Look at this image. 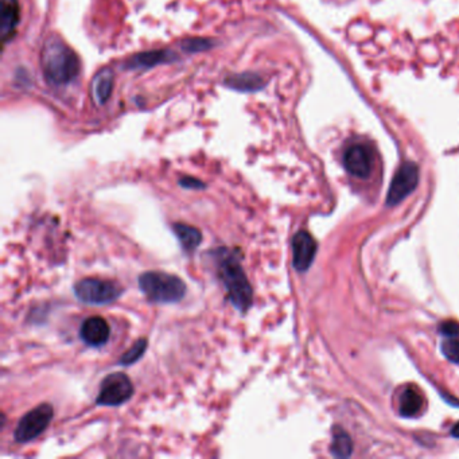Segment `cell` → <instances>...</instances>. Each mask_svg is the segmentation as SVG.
Segmentation results:
<instances>
[{
    "mask_svg": "<svg viewBox=\"0 0 459 459\" xmlns=\"http://www.w3.org/2000/svg\"><path fill=\"white\" fill-rule=\"evenodd\" d=\"M111 336L108 322L101 317H91L85 319L80 329L81 340L89 346L98 347L107 344Z\"/></svg>",
    "mask_w": 459,
    "mask_h": 459,
    "instance_id": "cell-10",
    "label": "cell"
},
{
    "mask_svg": "<svg viewBox=\"0 0 459 459\" xmlns=\"http://www.w3.org/2000/svg\"><path fill=\"white\" fill-rule=\"evenodd\" d=\"M424 405V399L421 396V391L416 386H407L402 391L400 396V402H399V409L402 416L411 418L416 416Z\"/></svg>",
    "mask_w": 459,
    "mask_h": 459,
    "instance_id": "cell-15",
    "label": "cell"
},
{
    "mask_svg": "<svg viewBox=\"0 0 459 459\" xmlns=\"http://www.w3.org/2000/svg\"><path fill=\"white\" fill-rule=\"evenodd\" d=\"M443 354L453 363H459V341L458 340H447L442 344Z\"/></svg>",
    "mask_w": 459,
    "mask_h": 459,
    "instance_id": "cell-20",
    "label": "cell"
},
{
    "mask_svg": "<svg viewBox=\"0 0 459 459\" xmlns=\"http://www.w3.org/2000/svg\"><path fill=\"white\" fill-rule=\"evenodd\" d=\"M40 66L46 81L54 86L70 84L76 80L81 70L78 56L66 42L56 34L46 39L42 47Z\"/></svg>",
    "mask_w": 459,
    "mask_h": 459,
    "instance_id": "cell-1",
    "label": "cell"
},
{
    "mask_svg": "<svg viewBox=\"0 0 459 459\" xmlns=\"http://www.w3.org/2000/svg\"><path fill=\"white\" fill-rule=\"evenodd\" d=\"M225 85L237 92H256L266 85V81L256 73L247 72L228 77L225 80Z\"/></svg>",
    "mask_w": 459,
    "mask_h": 459,
    "instance_id": "cell-14",
    "label": "cell"
},
{
    "mask_svg": "<svg viewBox=\"0 0 459 459\" xmlns=\"http://www.w3.org/2000/svg\"><path fill=\"white\" fill-rule=\"evenodd\" d=\"M172 230H174L176 239L181 243V247L185 252L190 253L200 247V244L202 241V233L200 232V230L194 228L192 225H188V224H182V223H175L172 225Z\"/></svg>",
    "mask_w": 459,
    "mask_h": 459,
    "instance_id": "cell-16",
    "label": "cell"
},
{
    "mask_svg": "<svg viewBox=\"0 0 459 459\" xmlns=\"http://www.w3.org/2000/svg\"><path fill=\"white\" fill-rule=\"evenodd\" d=\"M217 273L227 289L230 303L239 311H248L253 303V289L237 257L228 249H218Z\"/></svg>",
    "mask_w": 459,
    "mask_h": 459,
    "instance_id": "cell-2",
    "label": "cell"
},
{
    "mask_svg": "<svg viewBox=\"0 0 459 459\" xmlns=\"http://www.w3.org/2000/svg\"><path fill=\"white\" fill-rule=\"evenodd\" d=\"M137 283L140 291L153 303H176L186 295V285L183 280L160 271L142 273Z\"/></svg>",
    "mask_w": 459,
    "mask_h": 459,
    "instance_id": "cell-3",
    "label": "cell"
},
{
    "mask_svg": "<svg viewBox=\"0 0 459 459\" xmlns=\"http://www.w3.org/2000/svg\"><path fill=\"white\" fill-rule=\"evenodd\" d=\"M134 391V384L127 375L111 373L101 382L96 402L107 407L121 405L133 398Z\"/></svg>",
    "mask_w": 459,
    "mask_h": 459,
    "instance_id": "cell-5",
    "label": "cell"
},
{
    "mask_svg": "<svg viewBox=\"0 0 459 459\" xmlns=\"http://www.w3.org/2000/svg\"><path fill=\"white\" fill-rule=\"evenodd\" d=\"M456 438H459V423L458 424H456V427L453 428V432H451Z\"/></svg>",
    "mask_w": 459,
    "mask_h": 459,
    "instance_id": "cell-23",
    "label": "cell"
},
{
    "mask_svg": "<svg viewBox=\"0 0 459 459\" xmlns=\"http://www.w3.org/2000/svg\"><path fill=\"white\" fill-rule=\"evenodd\" d=\"M114 84L115 75L110 68H103L95 75L91 82V96L97 107H103L110 101L114 92Z\"/></svg>",
    "mask_w": 459,
    "mask_h": 459,
    "instance_id": "cell-11",
    "label": "cell"
},
{
    "mask_svg": "<svg viewBox=\"0 0 459 459\" xmlns=\"http://www.w3.org/2000/svg\"><path fill=\"white\" fill-rule=\"evenodd\" d=\"M179 185L186 188V189H204L205 183L201 182L197 178H192V176H183L179 179Z\"/></svg>",
    "mask_w": 459,
    "mask_h": 459,
    "instance_id": "cell-21",
    "label": "cell"
},
{
    "mask_svg": "<svg viewBox=\"0 0 459 459\" xmlns=\"http://www.w3.org/2000/svg\"><path fill=\"white\" fill-rule=\"evenodd\" d=\"M20 20V8L18 0H1V18L0 34L3 43H7L15 34V29Z\"/></svg>",
    "mask_w": 459,
    "mask_h": 459,
    "instance_id": "cell-13",
    "label": "cell"
},
{
    "mask_svg": "<svg viewBox=\"0 0 459 459\" xmlns=\"http://www.w3.org/2000/svg\"><path fill=\"white\" fill-rule=\"evenodd\" d=\"M440 333L447 337H457L459 336V325L453 321L444 322L443 325L440 326Z\"/></svg>",
    "mask_w": 459,
    "mask_h": 459,
    "instance_id": "cell-22",
    "label": "cell"
},
{
    "mask_svg": "<svg viewBox=\"0 0 459 459\" xmlns=\"http://www.w3.org/2000/svg\"><path fill=\"white\" fill-rule=\"evenodd\" d=\"M214 42L208 38H189L182 42V49L188 53H200L213 47Z\"/></svg>",
    "mask_w": 459,
    "mask_h": 459,
    "instance_id": "cell-19",
    "label": "cell"
},
{
    "mask_svg": "<svg viewBox=\"0 0 459 459\" xmlns=\"http://www.w3.org/2000/svg\"><path fill=\"white\" fill-rule=\"evenodd\" d=\"M373 158L370 150L363 144H353L344 153L346 172L357 178H368L372 172Z\"/></svg>",
    "mask_w": 459,
    "mask_h": 459,
    "instance_id": "cell-8",
    "label": "cell"
},
{
    "mask_svg": "<svg viewBox=\"0 0 459 459\" xmlns=\"http://www.w3.org/2000/svg\"><path fill=\"white\" fill-rule=\"evenodd\" d=\"M73 289L80 302L93 306L110 305L123 294V288L115 282L96 278H86L77 282Z\"/></svg>",
    "mask_w": 459,
    "mask_h": 459,
    "instance_id": "cell-4",
    "label": "cell"
},
{
    "mask_svg": "<svg viewBox=\"0 0 459 459\" xmlns=\"http://www.w3.org/2000/svg\"><path fill=\"white\" fill-rule=\"evenodd\" d=\"M175 59L172 50H150L135 54L124 62L126 69H150L160 63H170Z\"/></svg>",
    "mask_w": 459,
    "mask_h": 459,
    "instance_id": "cell-12",
    "label": "cell"
},
{
    "mask_svg": "<svg viewBox=\"0 0 459 459\" xmlns=\"http://www.w3.org/2000/svg\"><path fill=\"white\" fill-rule=\"evenodd\" d=\"M317 253V243L314 237L306 232H298L292 239V263L298 271H307Z\"/></svg>",
    "mask_w": 459,
    "mask_h": 459,
    "instance_id": "cell-9",
    "label": "cell"
},
{
    "mask_svg": "<svg viewBox=\"0 0 459 459\" xmlns=\"http://www.w3.org/2000/svg\"><path fill=\"white\" fill-rule=\"evenodd\" d=\"M147 349V340L146 338H140L135 343L119 360V363L121 365H133L136 363L137 360H140L144 354Z\"/></svg>",
    "mask_w": 459,
    "mask_h": 459,
    "instance_id": "cell-18",
    "label": "cell"
},
{
    "mask_svg": "<svg viewBox=\"0 0 459 459\" xmlns=\"http://www.w3.org/2000/svg\"><path fill=\"white\" fill-rule=\"evenodd\" d=\"M352 440L349 438V435L343 431V430H338L337 434L334 435V439H333V444H331V451L336 457H343V458H346L352 454Z\"/></svg>",
    "mask_w": 459,
    "mask_h": 459,
    "instance_id": "cell-17",
    "label": "cell"
},
{
    "mask_svg": "<svg viewBox=\"0 0 459 459\" xmlns=\"http://www.w3.org/2000/svg\"><path fill=\"white\" fill-rule=\"evenodd\" d=\"M53 419V407L40 404L27 412L17 424L14 438L18 443H27L38 438Z\"/></svg>",
    "mask_w": 459,
    "mask_h": 459,
    "instance_id": "cell-6",
    "label": "cell"
},
{
    "mask_svg": "<svg viewBox=\"0 0 459 459\" xmlns=\"http://www.w3.org/2000/svg\"><path fill=\"white\" fill-rule=\"evenodd\" d=\"M419 182V169L415 163H404L393 176L386 195L388 205H398L404 198L414 192Z\"/></svg>",
    "mask_w": 459,
    "mask_h": 459,
    "instance_id": "cell-7",
    "label": "cell"
}]
</instances>
